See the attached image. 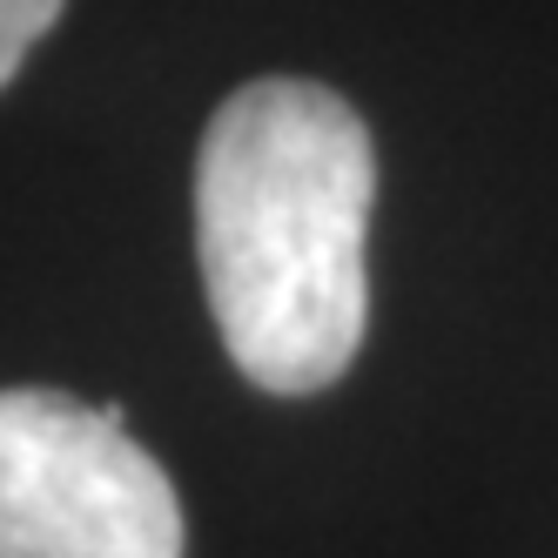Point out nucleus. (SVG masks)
I'll use <instances>...</instances> for the list:
<instances>
[{"mask_svg": "<svg viewBox=\"0 0 558 558\" xmlns=\"http://www.w3.org/2000/svg\"><path fill=\"white\" fill-rule=\"evenodd\" d=\"M54 21H61V0H0V88L21 74V61Z\"/></svg>", "mask_w": 558, "mask_h": 558, "instance_id": "nucleus-3", "label": "nucleus"}, {"mask_svg": "<svg viewBox=\"0 0 558 558\" xmlns=\"http://www.w3.org/2000/svg\"><path fill=\"white\" fill-rule=\"evenodd\" d=\"M377 148L337 88H235L195 155V256L216 330L256 390H330L371 324Z\"/></svg>", "mask_w": 558, "mask_h": 558, "instance_id": "nucleus-1", "label": "nucleus"}, {"mask_svg": "<svg viewBox=\"0 0 558 558\" xmlns=\"http://www.w3.org/2000/svg\"><path fill=\"white\" fill-rule=\"evenodd\" d=\"M0 558H182L175 485L122 404L0 390Z\"/></svg>", "mask_w": 558, "mask_h": 558, "instance_id": "nucleus-2", "label": "nucleus"}]
</instances>
